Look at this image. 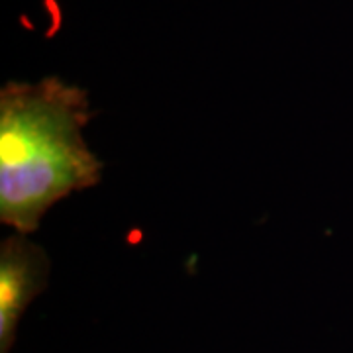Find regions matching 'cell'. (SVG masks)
<instances>
[{
	"label": "cell",
	"instance_id": "obj_1",
	"mask_svg": "<svg viewBox=\"0 0 353 353\" xmlns=\"http://www.w3.org/2000/svg\"><path fill=\"white\" fill-rule=\"evenodd\" d=\"M87 90L59 77L0 88V222L30 236L65 196L97 187L104 163L88 150Z\"/></svg>",
	"mask_w": 353,
	"mask_h": 353
},
{
	"label": "cell",
	"instance_id": "obj_2",
	"mask_svg": "<svg viewBox=\"0 0 353 353\" xmlns=\"http://www.w3.org/2000/svg\"><path fill=\"white\" fill-rule=\"evenodd\" d=\"M50 269L46 250L24 234L14 232L0 243V353L12 352L28 306L48 287Z\"/></svg>",
	"mask_w": 353,
	"mask_h": 353
}]
</instances>
